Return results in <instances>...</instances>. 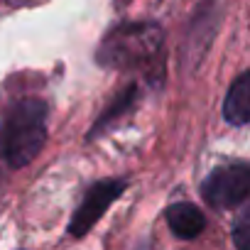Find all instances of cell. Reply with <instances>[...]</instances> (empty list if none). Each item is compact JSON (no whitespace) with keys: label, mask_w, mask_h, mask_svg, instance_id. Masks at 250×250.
I'll return each mask as SVG.
<instances>
[{"label":"cell","mask_w":250,"mask_h":250,"mask_svg":"<svg viewBox=\"0 0 250 250\" xmlns=\"http://www.w3.org/2000/svg\"><path fill=\"white\" fill-rule=\"evenodd\" d=\"M167 223H169V228H172V233H174L177 238L191 240V238H196V235L204 230L206 218H204V213H201L194 204L179 201V204H172V206L167 208Z\"/></svg>","instance_id":"obj_6"},{"label":"cell","mask_w":250,"mask_h":250,"mask_svg":"<svg viewBox=\"0 0 250 250\" xmlns=\"http://www.w3.org/2000/svg\"><path fill=\"white\" fill-rule=\"evenodd\" d=\"M223 118L230 125H248L250 123V71L240 74L223 101Z\"/></svg>","instance_id":"obj_5"},{"label":"cell","mask_w":250,"mask_h":250,"mask_svg":"<svg viewBox=\"0 0 250 250\" xmlns=\"http://www.w3.org/2000/svg\"><path fill=\"white\" fill-rule=\"evenodd\" d=\"M125 187H128V184H125L123 179H103V182L93 184L86 191V196L79 204V208L74 211V216L69 221V233L74 238L86 235L103 218V213L108 211V206L115 199H120V194L125 191Z\"/></svg>","instance_id":"obj_4"},{"label":"cell","mask_w":250,"mask_h":250,"mask_svg":"<svg viewBox=\"0 0 250 250\" xmlns=\"http://www.w3.org/2000/svg\"><path fill=\"white\" fill-rule=\"evenodd\" d=\"M201 196L213 208H235L250 196V165L218 167L201 184Z\"/></svg>","instance_id":"obj_3"},{"label":"cell","mask_w":250,"mask_h":250,"mask_svg":"<svg viewBox=\"0 0 250 250\" xmlns=\"http://www.w3.org/2000/svg\"><path fill=\"white\" fill-rule=\"evenodd\" d=\"M47 143V103L40 98H22L13 103L0 125V152L13 167H27Z\"/></svg>","instance_id":"obj_1"},{"label":"cell","mask_w":250,"mask_h":250,"mask_svg":"<svg viewBox=\"0 0 250 250\" xmlns=\"http://www.w3.org/2000/svg\"><path fill=\"white\" fill-rule=\"evenodd\" d=\"M162 49V30L152 22H125L113 27L101 47H98V64L105 69L130 71L138 66L150 64Z\"/></svg>","instance_id":"obj_2"}]
</instances>
